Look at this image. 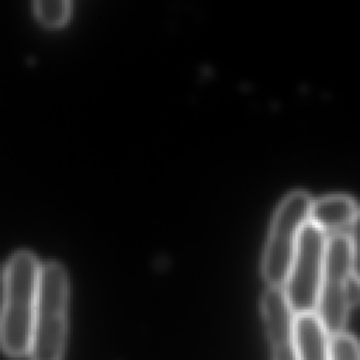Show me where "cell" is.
Here are the masks:
<instances>
[{
    "instance_id": "6da1fadb",
    "label": "cell",
    "mask_w": 360,
    "mask_h": 360,
    "mask_svg": "<svg viewBox=\"0 0 360 360\" xmlns=\"http://www.w3.org/2000/svg\"><path fill=\"white\" fill-rule=\"evenodd\" d=\"M39 270L41 263L27 250L15 252L4 269L0 346L11 356L28 354Z\"/></svg>"
},
{
    "instance_id": "7a4b0ae2",
    "label": "cell",
    "mask_w": 360,
    "mask_h": 360,
    "mask_svg": "<svg viewBox=\"0 0 360 360\" xmlns=\"http://www.w3.org/2000/svg\"><path fill=\"white\" fill-rule=\"evenodd\" d=\"M359 301L356 245L352 233L326 236L322 280L315 315L328 335L345 330L350 311Z\"/></svg>"
},
{
    "instance_id": "3957f363",
    "label": "cell",
    "mask_w": 360,
    "mask_h": 360,
    "mask_svg": "<svg viewBox=\"0 0 360 360\" xmlns=\"http://www.w3.org/2000/svg\"><path fill=\"white\" fill-rule=\"evenodd\" d=\"M69 283L58 262L41 264L28 349L31 360H62L68 328Z\"/></svg>"
},
{
    "instance_id": "277c9868",
    "label": "cell",
    "mask_w": 360,
    "mask_h": 360,
    "mask_svg": "<svg viewBox=\"0 0 360 360\" xmlns=\"http://www.w3.org/2000/svg\"><path fill=\"white\" fill-rule=\"evenodd\" d=\"M311 201L305 190H292L278 202L262 256V274L269 285L283 287Z\"/></svg>"
},
{
    "instance_id": "5b68a950",
    "label": "cell",
    "mask_w": 360,
    "mask_h": 360,
    "mask_svg": "<svg viewBox=\"0 0 360 360\" xmlns=\"http://www.w3.org/2000/svg\"><path fill=\"white\" fill-rule=\"evenodd\" d=\"M326 235L307 222L298 236L285 281L284 294L295 315L314 314L325 259Z\"/></svg>"
},
{
    "instance_id": "8992f818",
    "label": "cell",
    "mask_w": 360,
    "mask_h": 360,
    "mask_svg": "<svg viewBox=\"0 0 360 360\" xmlns=\"http://www.w3.org/2000/svg\"><path fill=\"white\" fill-rule=\"evenodd\" d=\"M260 311L273 360H298L295 346V314L283 287L269 285L260 300Z\"/></svg>"
},
{
    "instance_id": "52a82bcc",
    "label": "cell",
    "mask_w": 360,
    "mask_h": 360,
    "mask_svg": "<svg viewBox=\"0 0 360 360\" xmlns=\"http://www.w3.org/2000/svg\"><path fill=\"white\" fill-rule=\"evenodd\" d=\"M357 219V204L347 194H328L311 201L308 222L319 228L326 236L350 233Z\"/></svg>"
},
{
    "instance_id": "ba28073f",
    "label": "cell",
    "mask_w": 360,
    "mask_h": 360,
    "mask_svg": "<svg viewBox=\"0 0 360 360\" xmlns=\"http://www.w3.org/2000/svg\"><path fill=\"white\" fill-rule=\"evenodd\" d=\"M329 335L315 314L295 316V346L298 360H329Z\"/></svg>"
},
{
    "instance_id": "9c48e42d",
    "label": "cell",
    "mask_w": 360,
    "mask_h": 360,
    "mask_svg": "<svg viewBox=\"0 0 360 360\" xmlns=\"http://www.w3.org/2000/svg\"><path fill=\"white\" fill-rule=\"evenodd\" d=\"M69 0H37L34 1V10L37 17L46 25H60L70 14Z\"/></svg>"
},
{
    "instance_id": "30bf717a",
    "label": "cell",
    "mask_w": 360,
    "mask_h": 360,
    "mask_svg": "<svg viewBox=\"0 0 360 360\" xmlns=\"http://www.w3.org/2000/svg\"><path fill=\"white\" fill-rule=\"evenodd\" d=\"M329 360H360L359 343L353 335L343 330L329 336Z\"/></svg>"
}]
</instances>
